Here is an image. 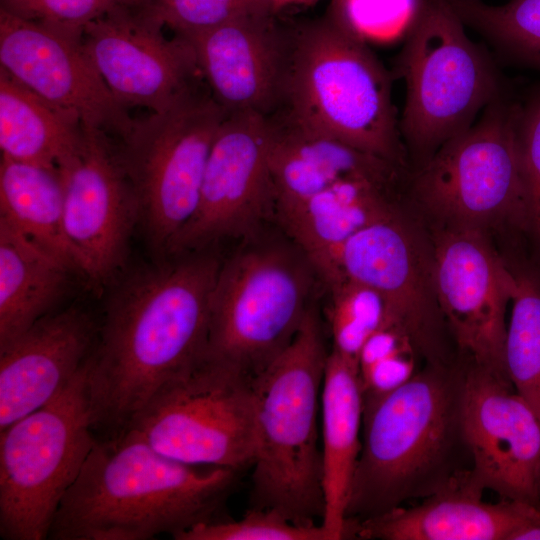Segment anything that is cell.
I'll use <instances>...</instances> for the list:
<instances>
[{
  "mask_svg": "<svg viewBox=\"0 0 540 540\" xmlns=\"http://www.w3.org/2000/svg\"><path fill=\"white\" fill-rule=\"evenodd\" d=\"M182 256L154 259L111 283L87 360L95 430L122 431L167 382L205 357L221 263Z\"/></svg>",
  "mask_w": 540,
  "mask_h": 540,
  "instance_id": "cell-1",
  "label": "cell"
},
{
  "mask_svg": "<svg viewBox=\"0 0 540 540\" xmlns=\"http://www.w3.org/2000/svg\"><path fill=\"white\" fill-rule=\"evenodd\" d=\"M196 467L161 454L130 429L97 440L48 539L149 540L216 520L238 471Z\"/></svg>",
  "mask_w": 540,
  "mask_h": 540,
  "instance_id": "cell-2",
  "label": "cell"
},
{
  "mask_svg": "<svg viewBox=\"0 0 540 540\" xmlns=\"http://www.w3.org/2000/svg\"><path fill=\"white\" fill-rule=\"evenodd\" d=\"M464 380V361L426 363L401 386L363 396L361 449L346 521L425 498L469 469L463 467V455L469 456L461 422Z\"/></svg>",
  "mask_w": 540,
  "mask_h": 540,
  "instance_id": "cell-3",
  "label": "cell"
},
{
  "mask_svg": "<svg viewBox=\"0 0 540 540\" xmlns=\"http://www.w3.org/2000/svg\"><path fill=\"white\" fill-rule=\"evenodd\" d=\"M328 354L309 307L288 346L252 377L257 446L251 507L274 509L300 525L322 521L325 510L318 412Z\"/></svg>",
  "mask_w": 540,
  "mask_h": 540,
  "instance_id": "cell-4",
  "label": "cell"
},
{
  "mask_svg": "<svg viewBox=\"0 0 540 540\" xmlns=\"http://www.w3.org/2000/svg\"><path fill=\"white\" fill-rule=\"evenodd\" d=\"M297 124L409 168L391 76L329 15L293 27L283 104Z\"/></svg>",
  "mask_w": 540,
  "mask_h": 540,
  "instance_id": "cell-5",
  "label": "cell"
},
{
  "mask_svg": "<svg viewBox=\"0 0 540 540\" xmlns=\"http://www.w3.org/2000/svg\"><path fill=\"white\" fill-rule=\"evenodd\" d=\"M463 25L450 0H424L396 60L406 85L399 130L412 170L508 91L490 54Z\"/></svg>",
  "mask_w": 540,
  "mask_h": 540,
  "instance_id": "cell-6",
  "label": "cell"
},
{
  "mask_svg": "<svg viewBox=\"0 0 540 540\" xmlns=\"http://www.w3.org/2000/svg\"><path fill=\"white\" fill-rule=\"evenodd\" d=\"M519 101L498 96L464 132L411 171L408 192L437 225L498 230L528 242L529 215L520 166Z\"/></svg>",
  "mask_w": 540,
  "mask_h": 540,
  "instance_id": "cell-7",
  "label": "cell"
},
{
  "mask_svg": "<svg viewBox=\"0 0 540 540\" xmlns=\"http://www.w3.org/2000/svg\"><path fill=\"white\" fill-rule=\"evenodd\" d=\"M227 115L199 83L165 110L134 118L116 140L154 259L166 257L196 212L210 149Z\"/></svg>",
  "mask_w": 540,
  "mask_h": 540,
  "instance_id": "cell-8",
  "label": "cell"
},
{
  "mask_svg": "<svg viewBox=\"0 0 540 540\" xmlns=\"http://www.w3.org/2000/svg\"><path fill=\"white\" fill-rule=\"evenodd\" d=\"M87 362L55 399L0 431V535L48 539L65 493L97 440Z\"/></svg>",
  "mask_w": 540,
  "mask_h": 540,
  "instance_id": "cell-9",
  "label": "cell"
},
{
  "mask_svg": "<svg viewBox=\"0 0 540 540\" xmlns=\"http://www.w3.org/2000/svg\"><path fill=\"white\" fill-rule=\"evenodd\" d=\"M125 429L176 461L240 472L256 454L252 377L205 356L167 382Z\"/></svg>",
  "mask_w": 540,
  "mask_h": 540,
  "instance_id": "cell-10",
  "label": "cell"
},
{
  "mask_svg": "<svg viewBox=\"0 0 540 540\" xmlns=\"http://www.w3.org/2000/svg\"><path fill=\"white\" fill-rule=\"evenodd\" d=\"M303 275L281 253L251 251L221 265L205 356L253 377L292 341L309 308Z\"/></svg>",
  "mask_w": 540,
  "mask_h": 540,
  "instance_id": "cell-11",
  "label": "cell"
},
{
  "mask_svg": "<svg viewBox=\"0 0 540 540\" xmlns=\"http://www.w3.org/2000/svg\"><path fill=\"white\" fill-rule=\"evenodd\" d=\"M398 212L345 242L338 256L341 280L349 278L376 290L390 319L409 333L426 363L454 364L438 298L431 235Z\"/></svg>",
  "mask_w": 540,
  "mask_h": 540,
  "instance_id": "cell-12",
  "label": "cell"
},
{
  "mask_svg": "<svg viewBox=\"0 0 540 540\" xmlns=\"http://www.w3.org/2000/svg\"><path fill=\"white\" fill-rule=\"evenodd\" d=\"M431 239L441 310L463 361L510 382L505 315L517 284L507 259L480 230L436 225Z\"/></svg>",
  "mask_w": 540,
  "mask_h": 540,
  "instance_id": "cell-13",
  "label": "cell"
},
{
  "mask_svg": "<svg viewBox=\"0 0 540 540\" xmlns=\"http://www.w3.org/2000/svg\"><path fill=\"white\" fill-rule=\"evenodd\" d=\"M60 173L66 237L81 277L101 290L123 272L139 227L135 189L116 140L85 125L80 151Z\"/></svg>",
  "mask_w": 540,
  "mask_h": 540,
  "instance_id": "cell-14",
  "label": "cell"
},
{
  "mask_svg": "<svg viewBox=\"0 0 540 540\" xmlns=\"http://www.w3.org/2000/svg\"><path fill=\"white\" fill-rule=\"evenodd\" d=\"M163 29L133 0L114 5L82 32L87 56L127 109L163 111L203 79L190 44L167 38Z\"/></svg>",
  "mask_w": 540,
  "mask_h": 540,
  "instance_id": "cell-15",
  "label": "cell"
},
{
  "mask_svg": "<svg viewBox=\"0 0 540 540\" xmlns=\"http://www.w3.org/2000/svg\"><path fill=\"white\" fill-rule=\"evenodd\" d=\"M270 148L269 117L251 112L226 116L210 149L197 210L166 257L242 234L261 218L275 201Z\"/></svg>",
  "mask_w": 540,
  "mask_h": 540,
  "instance_id": "cell-16",
  "label": "cell"
},
{
  "mask_svg": "<svg viewBox=\"0 0 540 540\" xmlns=\"http://www.w3.org/2000/svg\"><path fill=\"white\" fill-rule=\"evenodd\" d=\"M461 422L474 480L540 506V420L512 384L465 362Z\"/></svg>",
  "mask_w": 540,
  "mask_h": 540,
  "instance_id": "cell-17",
  "label": "cell"
},
{
  "mask_svg": "<svg viewBox=\"0 0 540 540\" xmlns=\"http://www.w3.org/2000/svg\"><path fill=\"white\" fill-rule=\"evenodd\" d=\"M0 67L85 126L116 140L134 118L109 90L76 37L0 8Z\"/></svg>",
  "mask_w": 540,
  "mask_h": 540,
  "instance_id": "cell-18",
  "label": "cell"
},
{
  "mask_svg": "<svg viewBox=\"0 0 540 540\" xmlns=\"http://www.w3.org/2000/svg\"><path fill=\"white\" fill-rule=\"evenodd\" d=\"M180 37L192 47L207 88L228 114L270 117L281 109L293 27L270 8Z\"/></svg>",
  "mask_w": 540,
  "mask_h": 540,
  "instance_id": "cell-19",
  "label": "cell"
},
{
  "mask_svg": "<svg viewBox=\"0 0 540 540\" xmlns=\"http://www.w3.org/2000/svg\"><path fill=\"white\" fill-rule=\"evenodd\" d=\"M99 322L82 306L55 310L0 349V431L45 406L90 357Z\"/></svg>",
  "mask_w": 540,
  "mask_h": 540,
  "instance_id": "cell-20",
  "label": "cell"
},
{
  "mask_svg": "<svg viewBox=\"0 0 540 540\" xmlns=\"http://www.w3.org/2000/svg\"><path fill=\"white\" fill-rule=\"evenodd\" d=\"M469 469L418 505H402L371 518L348 521L347 538L513 540L540 516L537 505L507 499L483 501L484 489Z\"/></svg>",
  "mask_w": 540,
  "mask_h": 540,
  "instance_id": "cell-21",
  "label": "cell"
},
{
  "mask_svg": "<svg viewBox=\"0 0 540 540\" xmlns=\"http://www.w3.org/2000/svg\"><path fill=\"white\" fill-rule=\"evenodd\" d=\"M271 123L270 172L281 212L345 180L366 179L397 190L408 168L317 133L277 112Z\"/></svg>",
  "mask_w": 540,
  "mask_h": 540,
  "instance_id": "cell-22",
  "label": "cell"
},
{
  "mask_svg": "<svg viewBox=\"0 0 540 540\" xmlns=\"http://www.w3.org/2000/svg\"><path fill=\"white\" fill-rule=\"evenodd\" d=\"M323 490L321 521L329 540L347 538L349 489L361 449L363 390L358 362L328 354L321 391Z\"/></svg>",
  "mask_w": 540,
  "mask_h": 540,
  "instance_id": "cell-23",
  "label": "cell"
},
{
  "mask_svg": "<svg viewBox=\"0 0 540 540\" xmlns=\"http://www.w3.org/2000/svg\"><path fill=\"white\" fill-rule=\"evenodd\" d=\"M396 190L366 179L338 182L283 212L296 241L328 284L341 281L338 256L362 228L392 215Z\"/></svg>",
  "mask_w": 540,
  "mask_h": 540,
  "instance_id": "cell-24",
  "label": "cell"
},
{
  "mask_svg": "<svg viewBox=\"0 0 540 540\" xmlns=\"http://www.w3.org/2000/svg\"><path fill=\"white\" fill-rule=\"evenodd\" d=\"M77 274L0 219V349L55 311Z\"/></svg>",
  "mask_w": 540,
  "mask_h": 540,
  "instance_id": "cell-25",
  "label": "cell"
},
{
  "mask_svg": "<svg viewBox=\"0 0 540 540\" xmlns=\"http://www.w3.org/2000/svg\"><path fill=\"white\" fill-rule=\"evenodd\" d=\"M76 114L45 100L0 67V149L12 160L59 170L80 151Z\"/></svg>",
  "mask_w": 540,
  "mask_h": 540,
  "instance_id": "cell-26",
  "label": "cell"
},
{
  "mask_svg": "<svg viewBox=\"0 0 540 540\" xmlns=\"http://www.w3.org/2000/svg\"><path fill=\"white\" fill-rule=\"evenodd\" d=\"M0 219L81 276L65 234L59 170L1 156Z\"/></svg>",
  "mask_w": 540,
  "mask_h": 540,
  "instance_id": "cell-27",
  "label": "cell"
},
{
  "mask_svg": "<svg viewBox=\"0 0 540 540\" xmlns=\"http://www.w3.org/2000/svg\"><path fill=\"white\" fill-rule=\"evenodd\" d=\"M507 262L517 288L507 325L505 366L514 390L540 420V258L519 246Z\"/></svg>",
  "mask_w": 540,
  "mask_h": 540,
  "instance_id": "cell-28",
  "label": "cell"
},
{
  "mask_svg": "<svg viewBox=\"0 0 540 540\" xmlns=\"http://www.w3.org/2000/svg\"><path fill=\"white\" fill-rule=\"evenodd\" d=\"M462 22L510 62L540 71V0H510L493 6L482 0H450Z\"/></svg>",
  "mask_w": 540,
  "mask_h": 540,
  "instance_id": "cell-29",
  "label": "cell"
},
{
  "mask_svg": "<svg viewBox=\"0 0 540 540\" xmlns=\"http://www.w3.org/2000/svg\"><path fill=\"white\" fill-rule=\"evenodd\" d=\"M331 289L328 321L333 349L358 362L359 353L368 338L393 320L384 299L373 288L344 278Z\"/></svg>",
  "mask_w": 540,
  "mask_h": 540,
  "instance_id": "cell-30",
  "label": "cell"
},
{
  "mask_svg": "<svg viewBox=\"0 0 540 540\" xmlns=\"http://www.w3.org/2000/svg\"><path fill=\"white\" fill-rule=\"evenodd\" d=\"M422 357L409 333L394 321L374 332L358 356L363 396L389 392L407 382Z\"/></svg>",
  "mask_w": 540,
  "mask_h": 540,
  "instance_id": "cell-31",
  "label": "cell"
},
{
  "mask_svg": "<svg viewBox=\"0 0 540 540\" xmlns=\"http://www.w3.org/2000/svg\"><path fill=\"white\" fill-rule=\"evenodd\" d=\"M176 540H329L321 523L300 525L274 509L250 507L239 520L197 524Z\"/></svg>",
  "mask_w": 540,
  "mask_h": 540,
  "instance_id": "cell-32",
  "label": "cell"
},
{
  "mask_svg": "<svg viewBox=\"0 0 540 540\" xmlns=\"http://www.w3.org/2000/svg\"><path fill=\"white\" fill-rule=\"evenodd\" d=\"M424 0H333L328 15L367 42L407 36Z\"/></svg>",
  "mask_w": 540,
  "mask_h": 540,
  "instance_id": "cell-33",
  "label": "cell"
},
{
  "mask_svg": "<svg viewBox=\"0 0 540 540\" xmlns=\"http://www.w3.org/2000/svg\"><path fill=\"white\" fill-rule=\"evenodd\" d=\"M137 3L148 16L178 36L207 30L246 13L270 8L268 0H137Z\"/></svg>",
  "mask_w": 540,
  "mask_h": 540,
  "instance_id": "cell-34",
  "label": "cell"
},
{
  "mask_svg": "<svg viewBox=\"0 0 540 540\" xmlns=\"http://www.w3.org/2000/svg\"><path fill=\"white\" fill-rule=\"evenodd\" d=\"M516 142L528 205V241L540 258V84L519 102Z\"/></svg>",
  "mask_w": 540,
  "mask_h": 540,
  "instance_id": "cell-35",
  "label": "cell"
},
{
  "mask_svg": "<svg viewBox=\"0 0 540 540\" xmlns=\"http://www.w3.org/2000/svg\"><path fill=\"white\" fill-rule=\"evenodd\" d=\"M127 1L133 0H1V8L23 19L81 37L90 21Z\"/></svg>",
  "mask_w": 540,
  "mask_h": 540,
  "instance_id": "cell-36",
  "label": "cell"
},
{
  "mask_svg": "<svg viewBox=\"0 0 540 540\" xmlns=\"http://www.w3.org/2000/svg\"><path fill=\"white\" fill-rule=\"evenodd\" d=\"M513 540H540V516L518 532Z\"/></svg>",
  "mask_w": 540,
  "mask_h": 540,
  "instance_id": "cell-37",
  "label": "cell"
},
{
  "mask_svg": "<svg viewBox=\"0 0 540 540\" xmlns=\"http://www.w3.org/2000/svg\"><path fill=\"white\" fill-rule=\"evenodd\" d=\"M316 1L318 0H268L271 10L277 14L289 6L311 5Z\"/></svg>",
  "mask_w": 540,
  "mask_h": 540,
  "instance_id": "cell-38",
  "label": "cell"
}]
</instances>
